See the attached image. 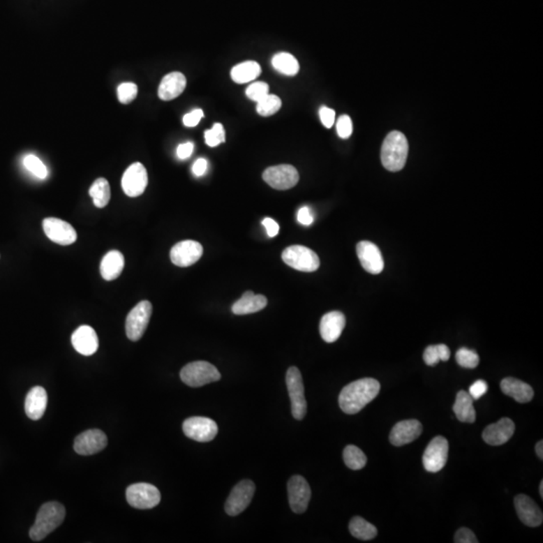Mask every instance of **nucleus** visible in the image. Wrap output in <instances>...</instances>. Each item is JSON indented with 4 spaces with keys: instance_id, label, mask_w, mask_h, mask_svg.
Here are the masks:
<instances>
[{
    "instance_id": "obj_31",
    "label": "nucleus",
    "mask_w": 543,
    "mask_h": 543,
    "mask_svg": "<svg viewBox=\"0 0 543 543\" xmlns=\"http://www.w3.org/2000/svg\"><path fill=\"white\" fill-rule=\"evenodd\" d=\"M272 65L277 72L285 76H296L300 70L297 59L289 52H279L272 59Z\"/></svg>"
},
{
    "instance_id": "obj_49",
    "label": "nucleus",
    "mask_w": 543,
    "mask_h": 543,
    "mask_svg": "<svg viewBox=\"0 0 543 543\" xmlns=\"http://www.w3.org/2000/svg\"><path fill=\"white\" fill-rule=\"evenodd\" d=\"M263 225L266 228L267 234L270 238L277 236L279 234L280 227L273 218H267L263 221Z\"/></svg>"
},
{
    "instance_id": "obj_25",
    "label": "nucleus",
    "mask_w": 543,
    "mask_h": 543,
    "mask_svg": "<svg viewBox=\"0 0 543 543\" xmlns=\"http://www.w3.org/2000/svg\"><path fill=\"white\" fill-rule=\"evenodd\" d=\"M47 405V391L42 387H34L27 394L26 408L27 416L33 421L42 419Z\"/></svg>"
},
{
    "instance_id": "obj_30",
    "label": "nucleus",
    "mask_w": 543,
    "mask_h": 543,
    "mask_svg": "<svg viewBox=\"0 0 543 543\" xmlns=\"http://www.w3.org/2000/svg\"><path fill=\"white\" fill-rule=\"evenodd\" d=\"M261 72L259 64L254 61H246L232 68L230 76L237 84H246L257 79Z\"/></svg>"
},
{
    "instance_id": "obj_40",
    "label": "nucleus",
    "mask_w": 543,
    "mask_h": 543,
    "mask_svg": "<svg viewBox=\"0 0 543 543\" xmlns=\"http://www.w3.org/2000/svg\"><path fill=\"white\" fill-rule=\"evenodd\" d=\"M118 99L122 104H130L136 99L138 88L134 83H123L118 87Z\"/></svg>"
},
{
    "instance_id": "obj_51",
    "label": "nucleus",
    "mask_w": 543,
    "mask_h": 543,
    "mask_svg": "<svg viewBox=\"0 0 543 543\" xmlns=\"http://www.w3.org/2000/svg\"><path fill=\"white\" fill-rule=\"evenodd\" d=\"M535 451L536 454H537L538 457H540V460H542L543 458V442L540 441L536 444L535 447Z\"/></svg>"
},
{
    "instance_id": "obj_3",
    "label": "nucleus",
    "mask_w": 543,
    "mask_h": 543,
    "mask_svg": "<svg viewBox=\"0 0 543 543\" xmlns=\"http://www.w3.org/2000/svg\"><path fill=\"white\" fill-rule=\"evenodd\" d=\"M408 154V142L405 134L392 131L387 137L382 147V162L385 170L396 172L405 168Z\"/></svg>"
},
{
    "instance_id": "obj_15",
    "label": "nucleus",
    "mask_w": 543,
    "mask_h": 543,
    "mask_svg": "<svg viewBox=\"0 0 543 543\" xmlns=\"http://www.w3.org/2000/svg\"><path fill=\"white\" fill-rule=\"evenodd\" d=\"M289 503L294 513L301 514L308 508L311 499V489L304 477L295 475L288 482Z\"/></svg>"
},
{
    "instance_id": "obj_24",
    "label": "nucleus",
    "mask_w": 543,
    "mask_h": 543,
    "mask_svg": "<svg viewBox=\"0 0 543 543\" xmlns=\"http://www.w3.org/2000/svg\"><path fill=\"white\" fill-rule=\"evenodd\" d=\"M186 87V77L179 72L166 75L162 79L158 89V96L163 101H171L184 93Z\"/></svg>"
},
{
    "instance_id": "obj_11",
    "label": "nucleus",
    "mask_w": 543,
    "mask_h": 543,
    "mask_svg": "<svg viewBox=\"0 0 543 543\" xmlns=\"http://www.w3.org/2000/svg\"><path fill=\"white\" fill-rule=\"evenodd\" d=\"M255 490V484L251 480H243L235 486L225 502V512L230 516H237L250 505Z\"/></svg>"
},
{
    "instance_id": "obj_36",
    "label": "nucleus",
    "mask_w": 543,
    "mask_h": 543,
    "mask_svg": "<svg viewBox=\"0 0 543 543\" xmlns=\"http://www.w3.org/2000/svg\"><path fill=\"white\" fill-rule=\"evenodd\" d=\"M282 107V101L278 96L268 94L263 99L257 102V112L264 117L274 115L277 113Z\"/></svg>"
},
{
    "instance_id": "obj_19",
    "label": "nucleus",
    "mask_w": 543,
    "mask_h": 543,
    "mask_svg": "<svg viewBox=\"0 0 543 543\" xmlns=\"http://www.w3.org/2000/svg\"><path fill=\"white\" fill-rule=\"evenodd\" d=\"M518 517L527 526L537 527L543 521L542 511L530 497L519 494L514 499Z\"/></svg>"
},
{
    "instance_id": "obj_48",
    "label": "nucleus",
    "mask_w": 543,
    "mask_h": 543,
    "mask_svg": "<svg viewBox=\"0 0 543 543\" xmlns=\"http://www.w3.org/2000/svg\"><path fill=\"white\" fill-rule=\"evenodd\" d=\"M193 149H195L193 143L186 142L184 143V144H180L177 150V157L179 159H187L193 154Z\"/></svg>"
},
{
    "instance_id": "obj_33",
    "label": "nucleus",
    "mask_w": 543,
    "mask_h": 543,
    "mask_svg": "<svg viewBox=\"0 0 543 543\" xmlns=\"http://www.w3.org/2000/svg\"><path fill=\"white\" fill-rule=\"evenodd\" d=\"M91 198H93L94 204L98 209H103L110 202L111 189L108 180L98 179L91 186L89 191Z\"/></svg>"
},
{
    "instance_id": "obj_35",
    "label": "nucleus",
    "mask_w": 543,
    "mask_h": 543,
    "mask_svg": "<svg viewBox=\"0 0 543 543\" xmlns=\"http://www.w3.org/2000/svg\"><path fill=\"white\" fill-rule=\"evenodd\" d=\"M343 460L346 466L351 470L362 469L367 463V458L364 452L353 445H349L344 449Z\"/></svg>"
},
{
    "instance_id": "obj_16",
    "label": "nucleus",
    "mask_w": 543,
    "mask_h": 543,
    "mask_svg": "<svg viewBox=\"0 0 543 543\" xmlns=\"http://www.w3.org/2000/svg\"><path fill=\"white\" fill-rule=\"evenodd\" d=\"M204 254V248L198 241H182L173 246L170 251V260L175 266L186 268L193 266Z\"/></svg>"
},
{
    "instance_id": "obj_17",
    "label": "nucleus",
    "mask_w": 543,
    "mask_h": 543,
    "mask_svg": "<svg viewBox=\"0 0 543 543\" xmlns=\"http://www.w3.org/2000/svg\"><path fill=\"white\" fill-rule=\"evenodd\" d=\"M108 445L106 433L101 430H88L80 433L75 439L74 449L82 456L95 455L106 448Z\"/></svg>"
},
{
    "instance_id": "obj_28",
    "label": "nucleus",
    "mask_w": 543,
    "mask_h": 543,
    "mask_svg": "<svg viewBox=\"0 0 543 543\" xmlns=\"http://www.w3.org/2000/svg\"><path fill=\"white\" fill-rule=\"evenodd\" d=\"M125 266L124 255L119 251H110L103 258L100 271L103 279L113 281L117 279L123 272Z\"/></svg>"
},
{
    "instance_id": "obj_10",
    "label": "nucleus",
    "mask_w": 543,
    "mask_h": 543,
    "mask_svg": "<svg viewBox=\"0 0 543 543\" xmlns=\"http://www.w3.org/2000/svg\"><path fill=\"white\" fill-rule=\"evenodd\" d=\"M449 442L442 436L433 438L424 453V469L430 473L441 471L448 460Z\"/></svg>"
},
{
    "instance_id": "obj_2",
    "label": "nucleus",
    "mask_w": 543,
    "mask_h": 543,
    "mask_svg": "<svg viewBox=\"0 0 543 543\" xmlns=\"http://www.w3.org/2000/svg\"><path fill=\"white\" fill-rule=\"evenodd\" d=\"M66 517L64 505L58 502L43 504L36 515V521L29 530V536L34 542L45 540L50 533L63 523Z\"/></svg>"
},
{
    "instance_id": "obj_46",
    "label": "nucleus",
    "mask_w": 543,
    "mask_h": 543,
    "mask_svg": "<svg viewBox=\"0 0 543 543\" xmlns=\"http://www.w3.org/2000/svg\"><path fill=\"white\" fill-rule=\"evenodd\" d=\"M202 118H204V111L202 109H195L184 116V124L186 127H195Z\"/></svg>"
},
{
    "instance_id": "obj_50",
    "label": "nucleus",
    "mask_w": 543,
    "mask_h": 543,
    "mask_svg": "<svg viewBox=\"0 0 543 543\" xmlns=\"http://www.w3.org/2000/svg\"><path fill=\"white\" fill-rule=\"evenodd\" d=\"M207 165H209V163H207V159L198 158V161H196L195 163H193V174H195V177H202V175H204V173L207 172Z\"/></svg>"
},
{
    "instance_id": "obj_29",
    "label": "nucleus",
    "mask_w": 543,
    "mask_h": 543,
    "mask_svg": "<svg viewBox=\"0 0 543 543\" xmlns=\"http://www.w3.org/2000/svg\"><path fill=\"white\" fill-rule=\"evenodd\" d=\"M473 403V398L467 392H458L453 410L459 421L469 424L476 421V410Z\"/></svg>"
},
{
    "instance_id": "obj_42",
    "label": "nucleus",
    "mask_w": 543,
    "mask_h": 543,
    "mask_svg": "<svg viewBox=\"0 0 543 543\" xmlns=\"http://www.w3.org/2000/svg\"><path fill=\"white\" fill-rule=\"evenodd\" d=\"M337 134L340 138L348 139L353 131L352 121L348 115L340 116L336 123Z\"/></svg>"
},
{
    "instance_id": "obj_38",
    "label": "nucleus",
    "mask_w": 543,
    "mask_h": 543,
    "mask_svg": "<svg viewBox=\"0 0 543 543\" xmlns=\"http://www.w3.org/2000/svg\"><path fill=\"white\" fill-rule=\"evenodd\" d=\"M24 166L29 172L33 173L36 177L40 179H45L47 177V170L45 164L36 155L29 154L26 156L24 161Z\"/></svg>"
},
{
    "instance_id": "obj_4",
    "label": "nucleus",
    "mask_w": 543,
    "mask_h": 543,
    "mask_svg": "<svg viewBox=\"0 0 543 543\" xmlns=\"http://www.w3.org/2000/svg\"><path fill=\"white\" fill-rule=\"evenodd\" d=\"M221 378L218 369L207 362H191L180 371L182 382L191 387H204L209 383L218 382Z\"/></svg>"
},
{
    "instance_id": "obj_39",
    "label": "nucleus",
    "mask_w": 543,
    "mask_h": 543,
    "mask_svg": "<svg viewBox=\"0 0 543 543\" xmlns=\"http://www.w3.org/2000/svg\"><path fill=\"white\" fill-rule=\"evenodd\" d=\"M204 138L209 147H216L225 141V128L220 123H216L211 129L205 131Z\"/></svg>"
},
{
    "instance_id": "obj_41",
    "label": "nucleus",
    "mask_w": 543,
    "mask_h": 543,
    "mask_svg": "<svg viewBox=\"0 0 543 543\" xmlns=\"http://www.w3.org/2000/svg\"><path fill=\"white\" fill-rule=\"evenodd\" d=\"M269 93V85L264 82H255L246 88V95L252 101L259 102Z\"/></svg>"
},
{
    "instance_id": "obj_47",
    "label": "nucleus",
    "mask_w": 543,
    "mask_h": 543,
    "mask_svg": "<svg viewBox=\"0 0 543 543\" xmlns=\"http://www.w3.org/2000/svg\"><path fill=\"white\" fill-rule=\"evenodd\" d=\"M297 220L301 225H310L313 223L314 214L308 207H301L298 211Z\"/></svg>"
},
{
    "instance_id": "obj_45",
    "label": "nucleus",
    "mask_w": 543,
    "mask_h": 543,
    "mask_svg": "<svg viewBox=\"0 0 543 543\" xmlns=\"http://www.w3.org/2000/svg\"><path fill=\"white\" fill-rule=\"evenodd\" d=\"M487 392V383L484 382V380H477L476 382H474L473 385L470 387L469 394L472 396V398H473L474 401H475V399L482 398L484 394H485Z\"/></svg>"
},
{
    "instance_id": "obj_34",
    "label": "nucleus",
    "mask_w": 543,
    "mask_h": 543,
    "mask_svg": "<svg viewBox=\"0 0 543 543\" xmlns=\"http://www.w3.org/2000/svg\"><path fill=\"white\" fill-rule=\"evenodd\" d=\"M451 357V351L448 346L445 344H438V345H430L426 348L424 352V362L426 365L435 366L439 364L441 360L447 362Z\"/></svg>"
},
{
    "instance_id": "obj_12",
    "label": "nucleus",
    "mask_w": 543,
    "mask_h": 543,
    "mask_svg": "<svg viewBox=\"0 0 543 543\" xmlns=\"http://www.w3.org/2000/svg\"><path fill=\"white\" fill-rule=\"evenodd\" d=\"M263 179L273 188L287 191L298 184L299 173L294 166L282 164L267 168L263 173Z\"/></svg>"
},
{
    "instance_id": "obj_27",
    "label": "nucleus",
    "mask_w": 543,
    "mask_h": 543,
    "mask_svg": "<svg viewBox=\"0 0 543 543\" xmlns=\"http://www.w3.org/2000/svg\"><path fill=\"white\" fill-rule=\"evenodd\" d=\"M267 304L268 301L264 295H255L252 291H246L241 298L232 305V311L236 315L253 314L263 310Z\"/></svg>"
},
{
    "instance_id": "obj_18",
    "label": "nucleus",
    "mask_w": 543,
    "mask_h": 543,
    "mask_svg": "<svg viewBox=\"0 0 543 543\" xmlns=\"http://www.w3.org/2000/svg\"><path fill=\"white\" fill-rule=\"evenodd\" d=\"M357 253L360 264L365 271L378 275L385 268V262L380 248L369 241H359L357 246Z\"/></svg>"
},
{
    "instance_id": "obj_44",
    "label": "nucleus",
    "mask_w": 543,
    "mask_h": 543,
    "mask_svg": "<svg viewBox=\"0 0 543 543\" xmlns=\"http://www.w3.org/2000/svg\"><path fill=\"white\" fill-rule=\"evenodd\" d=\"M321 122L326 128H332L335 123V111L328 107H321L319 110Z\"/></svg>"
},
{
    "instance_id": "obj_26",
    "label": "nucleus",
    "mask_w": 543,
    "mask_h": 543,
    "mask_svg": "<svg viewBox=\"0 0 543 543\" xmlns=\"http://www.w3.org/2000/svg\"><path fill=\"white\" fill-rule=\"evenodd\" d=\"M500 387L503 394L514 399L519 403H529L533 399V396H535V392H533V387L530 385H527L526 382H521V380H516V378H504L501 382Z\"/></svg>"
},
{
    "instance_id": "obj_23",
    "label": "nucleus",
    "mask_w": 543,
    "mask_h": 543,
    "mask_svg": "<svg viewBox=\"0 0 543 543\" xmlns=\"http://www.w3.org/2000/svg\"><path fill=\"white\" fill-rule=\"evenodd\" d=\"M346 319L343 313L339 311L328 312L320 321V334L324 341L327 343L339 340L340 335L345 327Z\"/></svg>"
},
{
    "instance_id": "obj_43",
    "label": "nucleus",
    "mask_w": 543,
    "mask_h": 543,
    "mask_svg": "<svg viewBox=\"0 0 543 543\" xmlns=\"http://www.w3.org/2000/svg\"><path fill=\"white\" fill-rule=\"evenodd\" d=\"M454 542L456 543L479 542L475 535H474L473 531H472L471 529L466 528V527H463V528L459 529L457 533H456L455 540H454Z\"/></svg>"
},
{
    "instance_id": "obj_1",
    "label": "nucleus",
    "mask_w": 543,
    "mask_h": 543,
    "mask_svg": "<svg viewBox=\"0 0 543 543\" xmlns=\"http://www.w3.org/2000/svg\"><path fill=\"white\" fill-rule=\"evenodd\" d=\"M380 383L374 378H362L349 383L339 394V406L345 414L359 412L378 396Z\"/></svg>"
},
{
    "instance_id": "obj_22",
    "label": "nucleus",
    "mask_w": 543,
    "mask_h": 543,
    "mask_svg": "<svg viewBox=\"0 0 543 543\" xmlns=\"http://www.w3.org/2000/svg\"><path fill=\"white\" fill-rule=\"evenodd\" d=\"M72 343L80 355L90 357L99 348L97 333L91 326L83 325L73 333Z\"/></svg>"
},
{
    "instance_id": "obj_9",
    "label": "nucleus",
    "mask_w": 543,
    "mask_h": 543,
    "mask_svg": "<svg viewBox=\"0 0 543 543\" xmlns=\"http://www.w3.org/2000/svg\"><path fill=\"white\" fill-rule=\"evenodd\" d=\"M184 435L196 442H211L218 432V424L211 419L204 417H188L182 424Z\"/></svg>"
},
{
    "instance_id": "obj_20",
    "label": "nucleus",
    "mask_w": 543,
    "mask_h": 543,
    "mask_svg": "<svg viewBox=\"0 0 543 543\" xmlns=\"http://www.w3.org/2000/svg\"><path fill=\"white\" fill-rule=\"evenodd\" d=\"M422 432H423V426L417 419L399 422L392 428L389 441L394 446H403L417 440Z\"/></svg>"
},
{
    "instance_id": "obj_32",
    "label": "nucleus",
    "mask_w": 543,
    "mask_h": 543,
    "mask_svg": "<svg viewBox=\"0 0 543 543\" xmlns=\"http://www.w3.org/2000/svg\"><path fill=\"white\" fill-rule=\"evenodd\" d=\"M349 531H350L351 535L360 540H373L378 535L376 527L359 516L353 517L351 519L350 523H349Z\"/></svg>"
},
{
    "instance_id": "obj_5",
    "label": "nucleus",
    "mask_w": 543,
    "mask_h": 543,
    "mask_svg": "<svg viewBox=\"0 0 543 543\" xmlns=\"http://www.w3.org/2000/svg\"><path fill=\"white\" fill-rule=\"evenodd\" d=\"M287 389L291 399L292 415L296 419H303L307 412L304 383L297 367H290L286 374Z\"/></svg>"
},
{
    "instance_id": "obj_37",
    "label": "nucleus",
    "mask_w": 543,
    "mask_h": 543,
    "mask_svg": "<svg viewBox=\"0 0 543 543\" xmlns=\"http://www.w3.org/2000/svg\"><path fill=\"white\" fill-rule=\"evenodd\" d=\"M456 360H457V364L460 366L464 367V369H473L478 366L480 358H479L476 351L462 348L459 349L457 353H456Z\"/></svg>"
},
{
    "instance_id": "obj_13",
    "label": "nucleus",
    "mask_w": 543,
    "mask_h": 543,
    "mask_svg": "<svg viewBox=\"0 0 543 543\" xmlns=\"http://www.w3.org/2000/svg\"><path fill=\"white\" fill-rule=\"evenodd\" d=\"M148 184L147 170L140 162L131 164L122 177V188L125 195L137 198L144 193Z\"/></svg>"
},
{
    "instance_id": "obj_14",
    "label": "nucleus",
    "mask_w": 543,
    "mask_h": 543,
    "mask_svg": "<svg viewBox=\"0 0 543 543\" xmlns=\"http://www.w3.org/2000/svg\"><path fill=\"white\" fill-rule=\"evenodd\" d=\"M43 228L47 238L61 246H70L77 241L76 230L67 223L56 218H47L43 221Z\"/></svg>"
},
{
    "instance_id": "obj_8",
    "label": "nucleus",
    "mask_w": 543,
    "mask_h": 543,
    "mask_svg": "<svg viewBox=\"0 0 543 543\" xmlns=\"http://www.w3.org/2000/svg\"><path fill=\"white\" fill-rule=\"evenodd\" d=\"M152 315L149 301H141L129 312L126 319V334L131 341L142 339Z\"/></svg>"
},
{
    "instance_id": "obj_52",
    "label": "nucleus",
    "mask_w": 543,
    "mask_h": 543,
    "mask_svg": "<svg viewBox=\"0 0 543 543\" xmlns=\"http://www.w3.org/2000/svg\"><path fill=\"white\" fill-rule=\"evenodd\" d=\"M540 496L543 497V481H542V482H540Z\"/></svg>"
},
{
    "instance_id": "obj_21",
    "label": "nucleus",
    "mask_w": 543,
    "mask_h": 543,
    "mask_svg": "<svg viewBox=\"0 0 543 543\" xmlns=\"http://www.w3.org/2000/svg\"><path fill=\"white\" fill-rule=\"evenodd\" d=\"M515 432V424L508 417H503L496 424H489L484 430V441L491 446H500L509 441Z\"/></svg>"
},
{
    "instance_id": "obj_6",
    "label": "nucleus",
    "mask_w": 543,
    "mask_h": 543,
    "mask_svg": "<svg viewBox=\"0 0 543 543\" xmlns=\"http://www.w3.org/2000/svg\"><path fill=\"white\" fill-rule=\"evenodd\" d=\"M282 259L291 268L306 273L316 271L320 266L316 253L304 246H288L283 252Z\"/></svg>"
},
{
    "instance_id": "obj_7",
    "label": "nucleus",
    "mask_w": 543,
    "mask_h": 543,
    "mask_svg": "<svg viewBox=\"0 0 543 543\" xmlns=\"http://www.w3.org/2000/svg\"><path fill=\"white\" fill-rule=\"evenodd\" d=\"M126 498L136 509H151L161 503V495L151 484L136 483L127 488Z\"/></svg>"
}]
</instances>
